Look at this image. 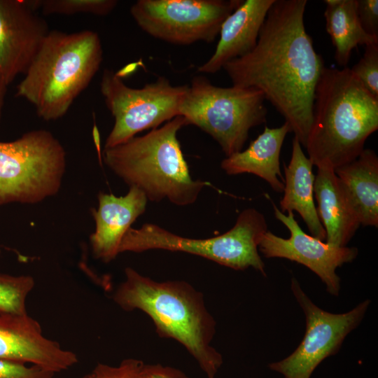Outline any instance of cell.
Listing matches in <instances>:
<instances>
[{
	"label": "cell",
	"instance_id": "cell-1",
	"mask_svg": "<svg viewBox=\"0 0 378 378\" xmlns=\"http://www.w3.org/2000/svg\"><path fill=\"white\" fill-rule=\"evenodd\" d=\"M307 4V0H275L255 48L223 68L232 85L260 91L304 147L316 87L325 66L305 29Z\"/></svg>",
	"mask_w": 378,
	"mask_h": 378
},
{
	"label": "cell",
	"instance_id": "cell-2",
	"mask_svg": "<svg viewBox=\"0 0 378 378\" xmlns=\"http://www.w3.org/2000/svg\"><path fill=\"white\" fill-rule=\"evenodd\" d=\"M378 129V98L351 69L324 66L316 87L304 148L316 167L336 169L356 159Z\"/></svg>",
	"mask_w": 378,
	"mask_h": 378
},
{
	"label": "cell",
	"instance_id": "cell-3",
	"mask_svg": "<svg viewBox=\"0 0 378 378\" xmlns=\"http://www.w3.org/2000/svg\"><path fill=\"white\" fill-rule=\"evenodd\" d=\"M125 276L113 295L114 302L125 311L146 313L160 337L180 342L206 377L216 378L223 357L211 345L216 323L202 293L186 281L158 282L130 267L125 269Z\"/></svg>",
	"mask_w": 378,
	"mask_h": 378
},
{
	"label": "cell",
	"instance_id": "cell-4",
	"mask_svg": "<svg viewBox=\"0 0 378 378\" xmlns=\"http://www.w3.org/2000/svg\"><path fill=\"white\" fill-rule=\"evenodd\" d=\"M102 58L97 32L50 31L17 85L16 96L31 104L43 120H57L88 86Z\"/></svg>",
	"mask_w": 378,
	"mask_h": 378
},
{
	"label": "cell",
	"instance_id": "cell-5",
	"mask_svg": "<svg viewBox=\"0 0 378 378\" xmlns=\"http://www.w3.org/2000/svg\"><path fill=\"white\" fill-rule=\"evenodd\" d=\"M187 125L185 118L176 116L143 136L104 148V162L148 201L167 199L177 206L190 205L206 183L192 178L184 158L177 134Z\"/></svg>",
	"mask_w": 378,
	"mask_h": 378
},
{
	"label": "cell",
	"instance_id": "cell-6",
	"mask_svg": "<svg viewBox=\"0 0 378 378\" xmlns=\"http://www.w3.org/2000/svg\"><path fill=\"white\" fill-rule=\"evenodd\" d=\"M267 231L264 215L249 208L240 213L230 230L206 239L181 237L153 223H145L138 229L130 227L121 241L119 253L153 249L184 252L236 270L253 267L266 276L258 245Z\"/></svg>",
	"mask_w": 378,
	"mask_h": 378
},
{
	"label": "cell",
	"instance_id": "cell-7",
	"mask_svg": "<svg viewBox=\"0 0 378 378\" xmlns=\"http://www.w3.org/2000/svg\"><path fill=\"white\" fill-rule=\"evenodd\" d=\"M265 101L255 88L216 86L197 76L181 104L179 115L209 134L228 157L242 150L252 127L266 122Z\"/></svg>",
	"mask_w": 378,
	"mask_h": 378
},
{
	"label": "cell",
	"instance_id": "cell-8",
	"mask_svg": "<svg viewBox=\"0 0 378 378\" xmlns=\"http://www.w3.org/2000/svg\"><path fill=\"white\" fill-rule=\"evenodd\" d=\"M65 169V150L49 131L0 141V205L36 204L56 195Z\"/></svg>",
	"mask_w": 378,
	"mask_h": 378
},
{
	"label": "cell",
	"instance_id": "cell-9",
	"mask_svg": "<svg viewBox=\"0 0 378 378\" xmlns=\"http://www.w3.org/2000/svg\"><path fill=\"white\" fill-rule=\"evenodd\" d=\"M189 85H173L165 77L141 88L127 85L117 73L104 69L100 91L114 118L104 148L121 144L144 130H153L179 115Z\"/></svg>",
	"mask_w": 378,
	"mask_h": 378
},
{
	"label": "cell",
	"instance_id": "cell-10",
	"mask_svg": "<svg viewBox=\"0 0 378 378\" xmlns=\"http://www.w3.org/2000/svg\"><path fill=\"white\" fill-rule=\"evenodd\" d=\"M243 0H138L130 14L146 34L167 43H211Z\"/></svg>",
	"mask_w": 378,
	"mask_h": 378
},
{
	"label": "cell",
	"instance_id": "cell-11",
	"mask_svg": "<svg viewBox=\"0 0 378 378\" xmlns=\"http://www.w3.org/2000/svg\"><path fill=\"white\" fill-rule=\"evenodd\" d=\"M290 288L305 316V333L292 354L268 367L284 378H310L321 363L336 354L347 335L359 326L370 300L361 302L349 312L335 314L314 304L296 279H291Z\"/></svg>",
	"mask_w": 378,
	"mask_h": 378
},
{
	"label": "cell",
	"instance_id": "cell-12",
	"mask_svg": "<svg viewBox=\"0 0 378 378\" xmlns=\"http://www.w3.org/2000/svg\"><path fill=\"white\" fill-rule=\"evenodd\" d=\"M275 218L289 230L290 237H280L267 230L262 237L258 250L267 258H281L302 264L315 273L326 285V290L337 296L340 278L336 270L352 262L358 255L356 247H339L305 233L293 212L282 213L272 202Z\"/></svg>",
	"mask_w": 378,
	"mask_h": 378
},
{
	"label": "cell",
	"instance_id": "cell-13",
	"mask_svg": "<svg viewBox=\"0 0 378 378\" xmlns=\"http://www.w3.org/2000/svg\"><path fill=\"white\" fill-rule=\"evenodd\" d=\"M31 1L0 0V77L8 85L24 74L49 29Z\"/></svg>",
	"mask_w": 378,
	"mask_h": 378
},
{
	"label": "cell",
	"instance_id": "cell-14",
	"mask_svg": "<svg viewBox=\"0 0 378 378\" xmlns=\"http://www.w3.org/2000/svg\"><path fill=\"white\" fill-rule=\"evenodd\" d=\"M0 358L31 363L54 373L78 361L75 353L46 337L40 323L27 314H0Z\"/></svg>",
	"mask_w": 378,
	"mask_h": 378
},
{
	"label": "cell",
	"instance_id": "cell-15",
	"mask_svg": "<svg viewBox=\"0 0 378 378\" xmlns=\"http://www.w3.org/2000/svg\"><path fill=\"white\" fill-rule=\"evenodd\" d=\"M148 199L136 187H130L125 196L99 192L97 209H92L95 230L90 237L94 258L109 262L120 253L121 241L132 224L143 214Z\"/></svg>",
	"mask_w": 378,
	"mask_h": 378
},
{
	"label": "cell",
	"instance_id": "cell-16",
	"mask_svg": "<svg viewBox=\"0 0 378 378\" xmlns=\"http://www.w3.org/2000/svg\"><path fill=\"white\" fill-rule=\"evenodd\" d=\"M275 0H246L225 20L211 57L198 67L202 74H214L225 64L250 52L256 46L267 13Z\"/></svg>",
	"mask_w": 378,
	"mask_h": 378
},
{
	"label": "cell",
	"instance_id": "cell-17",
	"mask_svg": "<svg viewBox=\"0 0 378 378\" xmlns=\"http://www.w3.org/2000/svg\"><path fill=\"white\" fill-rule=\"evenodd\" d=\"M343 195L360 225L378 227V157L370 148L334 169Z\"/></svg>",
	"mask_w": 378,
	"mask_h": 378
},
{
	"label": "cell",
	"instance_id": "cell-18",
	"mask_svg": "<svg viewBox=\"0 0 378 378\" xmlns=\"http://www.w3.org/2000/svg\"><path fill=\"white\" fill-rule=\"evenodd\" d=\"M291 130L288 122L263 132L244 150L226 157L220 167L229 175L255 174L266 181L272 190L282 192L284 178L280 169V153L284 139Z\"/></svg>",
	"mask_w": 378,
	"mask_h": 378
},
{
	"label": "cell",
	"instance_id": "cell-19",
	"mask_svg": "<svg viewBox=\"0 0 378 378\" xmlns=\"http://www.w3.org/2000/svg\"><path fill=\"white\" fill-rule=\"evenodd\" d=\"M313 164L305 155L299 140L294 137L290 162L284 169V195L280 211L285 214L297 211L307 225L312 236L326 240V230L319 219L314 202L315 176Z\"/></svg>",
	"mask_w": 378,
	"mask_h": 378
},
{
	"label": "cell",
	"instance_id": "cell-20",
	"mask_svg": "<svg viewBox=\"0 0 378 378\" xmlns=\"http://www.w3.org/2000/svg\"><path fill=\"white\" fill-rule=\"evenodd\" d=\"M319 219L326 230V242L347 246L360 223L349 206L333 169L318 167L314 185Z\"/></svg>",
	"mask_w": 378,
	"mask_h": 378
},
{
	"label": "cell",
	"instance_id": "cell-21",
	"mask_svg": "<svg viewBox=\"0 0 378 378\" xmlns=\"http://www.w3.org/2000/svg\"><path fill=\"white\" fill-rule=\"evenodd\" d=\"M326 29L335 47V59L344 67L358 46L378 43V38L363 29L356 12V0H325Z\"/></svg>",
	"mask_w": 378,
	"mask_h": 378
},
{
	"label": "cell",
	"instance_id": "cell-22",
	"mask_svg": "<svg viewBox=\"0 0 378 378\" xmlns=\"http://www.w3.org/2000/svg\"><path fill=\"white\" fill-rule=\"evenodd\" d=\"M34 284L29 275L0 273V314H27L26 300Z\"/></svg>",
	"mask_w": 378,
	"mask_h": 378
},
{
	"label": "cell",
	"instance_id": "cell-23",
	"mask_svg": "<svg viewBox=\"0 0 378 378\" xmlns=\"http://www.w3.org/2000/svg\"><path fill=\"white\" fill-rule=\"evenodd\" d=\"M39 8L45 15L90 13L104 16L118 4L115 0H38Z\"/></svg>",
	"mask_w": 378,
	"mask_h": 378
},
{
	"label": "cell",
	"instance_id": "cell-24",
	"mask_svg": "<svg viewBox=\"0 0 378 378\" xmlns=\"http://www.w3.org/2000/svg\"><path fill=\"white\" fill-rule=\"evenodd\" d=\"M365 47L363 57L351 70L365 89L378 98V43Z\"/></svg>",
	"mask_w": 378,
	"mask_h": 378
},
{
	"label": "cell",
	"instance_id": "cell-25",
	"mask_svg": "<svg viewBox=\"0 0 378 378\" xmlns=\"http://www.w3.org/2000/svg\"><path fill=\"white\" fill-rule=\"evenodd\" d=\"M145 363L136 358H126L118 366L98 363L90 378H142Z\"/></svg>",
	"mask_w": 378,
	"mask_h": 378
},
{
	"label": "cell",
	"instance_id": "cell-26",
	"mask_svg": "<svg viewBox=\"0 0 378 378\" xmlns=\"http://www.w3.org/2000/svg\"><path fill=\"white\" fill-rule=\"evenodd\" d=\"M55 374L37 365L0 358V378H52Z\"/></svg>",
	"mask_w": 378,
	"mask_h": 378
},
{
	"label": "cell",
	"instance_id": "cell-27",
	"mask_svg": "<svg viewBox=\"0 0 378 378\" xmlns=\"http://www.w3.org/2000/svg\"><path fill=\"white\" fill-rule=\"evenodd\" d=\"M356 12L364 31L378 38V1L356 0Z\"/></svg>",
	"mask_w": 378,
	"mask_h": 378
},
{
	"label": "cell",
	"instance_id": "cell-28",
	"mask_svg": "<svg viewBox=\"0 0 378 378\" xmlns=\"http://www.w3.org/2000/svg\"><path fill=\"white\" fill-rule=\"evenodd\" d=\"M142 378H190L181 370L160 364L145 365Z\"/></svg>",
	"mask_w": 378,
	"mask_h": 378
},
{
	"label": "cell",
	"instance_id": "cell-29",
	"mask_svg": "<svg viewBox=\"0 0 378 378\" xmlns=\"http://www.w3.org/2000/svg\"><path fill=\"white\" fill-rule=\"evenodd\" d=\"M7 85L0 77V118L1 116L2 108L4 103L5 94L6 92Z\"/></svg>",
	"mask_w": 378,
	"mask_h": 378
},
{
	"label": "cell",
	"instance_id": "cell-30",
	"mask_svg": "<svg viewBox=\"0 0 378 378\" xmlns=\"http://www.w3.org/2000/svg\"><path fill=\"white\" fill-rule=\"evenodd\" d=\"M80 378H90L89 374H85V375H84L83 377H80Z\"/></svg>",
	"mask_w": 378,
	"mask_h": 378
}]
</instances>
